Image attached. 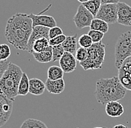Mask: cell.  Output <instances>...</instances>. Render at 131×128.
<instances>
[{"label": "cell", "mask_w": 131, "mask_h": 128, "mask_svg": "<svg viewBox=\"0 0 131 128\" xmlns=\"http://www.w3.org/2000/svg\"><path fill=\"white\" fill-rule=\"evenodd\" d=\"M105 111L107 116L112 118L120 117L124 112V108L122 104L118 101L110 102L105 105Z\"/></svg>", "instance_id": "15"}, {"label": "cell", "mask_w": 131, "mask_h": 128, "mask_svg": "<svg viewBox=\"0 0 131 128\" xmlns=\"http://www.w3.org/2000/svg\"><path fill=\"white\" fill-rule=\"evenodd\" d=\"M11 54L10 49L7 44L0 45V61L8 60Z\"/></svg>", "instance_id": "27"}, {"label": "cell", "mask_w": 131, "mask_h": 128, "mask_svg": "<svg viewBox=\"0 0 131 128\" xmlns=\"http://www.w3.org/2000/svg\"><path fill=\"white\" fill-rule=\"evenodd\" d=\"M64 72L60 67L58 66H51L48 69V79L51 80H57L60 79H63Z\"/></svg>", "instance_id": "22"}, {"label": "cell", "mask_w": 131, "mask_h": 128, "mask_svg": "<svg viewBox=\"0 0 131 128\" xmlns=\"http://www.w3.org/2000/svg\"><path fill=\"white\" fill-rule=\"evenodd\" d=\"M131 56V31L122 34L115 46V66L119 69L124 62Z\"/></svg>", "instance_id": "5"}, {"label": "cell", "mask_w": 131, "mask_h": 128, "mask_svg": "<svg viewBox=\"0 0 131 128\" xmlns=\"http://www.w3.org/2000/svg\"><path fill=\"white\" fill-rule=\"evenodd\" d=\"M88 34L90 35L91 39H92L93 43H98L101 41L104 36V33L95 30H90V31L88 32Z\"/></svg>", "instance_id": "29"}, {"label": "cell", "mask_w": 131, "mask_h": 128, "mask_svg": "<svg viewBox=\"0 0 131 128\" xmlns=\"http://www.w3.org/2000/svg\"><path fill=\"white\" fill-rule=\"evenodd\" d=\"M95 94L98 103L106 105L110 102L124 98L127 94V89L123 86L118 76L102 78L96 82Z\"/></svg>", "instance_id": "2"}, {"label": "cell", "mask_w": 131, "mask_h": 128, "mask_svg": "<svg viewBox=\"0 0 131 128\" xmlns=\"http://www.w3.org/2000/svg\"><path fill=\"white\" fill-rule=\"evenodd\" d=\"M46 84L40 79L33 78L29 80V93L34 96L42 95L46 90Z\"/></svg>", "instance_id": "16"}, {"label": "cell", "mask_w": 131, "mask_h": 128, "mask_svg": "<svg viewBox=\"0 0 131 128\" xmlns=\"http://www.w3.org/2000/svg\"><path fill=\"white\" fill-rule=\"evenodd\" d=\"M49 27H43V26H35V27H34L31 34V36H30L29 40H28V43L27 51L29 53H31L33 44L34 43L35 41H37V39H40L41 38H46V39H49Z\"/></svg>", "instance_id": "11"}, {"label": "cell", "mask_w": 131, "mask_h": 128, "mask_svg": "<svg viewBox=\"0 0 131 128\" xmlns=\"http://www.w3.org/2000/svg\"><path fill=\"white\" fill-rule=\"evenodd\" d=\"M23 74V72L19 66L10 62L0 79V91L12 101H14L18 96V88Z\"/></svg>", "instance_id": "3"}, {"label": "cell", "mask_w": 131, "mask_h": 128, "mask_svg": "<svg viewBox=\"0 0 131 128\" xmlns=\"http://www.w3.org/2000/svg\"><path fill=\"white\" fill-rule=\"evenodd\" d=\"M46 88L49 93L54 95H59L65 90V81L63 79L57 80H51L47 79L46 81Z\"/></svg>", "instance_id": "14"}, {"label": "cell", "mask_w": 131, "mask_h": 128, "mask_svg": "<svg viewBox=\"0 0 131 128\" xmlns=\"http://www.w3.org/2000/svg\"><path fill=\"white\" fill-rule=\"evenodd\" d=\"M78 2H81V3H83V2H87V1H88V0H78Z\"/></svg>", "instance_id": "35"}, {"label": "cell", "mask_w": 131, "mask_h": 128, "mask_svg": "<svg viewBox=\"0 0 131 128\" xmlns=\"http://www.w3.org/2000/svg\"><path fill=\"white\" fill-rule=\"evenodd\" d=\"M88 56V48H78L76 53H75V58L78 62H82L85 61Z\"/></svg>", "instance_id": "28"}, {"label": "cell", "mask_w": 131, "mask_h": 128, "mask_svg": "<svg viewBox=\"0 0 131 128\" xmlns=\"http://www.w3.org/2000/svg\"><path fill=\"white\" fill-rule=\"evenodd\" d=\"M10 64V62L8 60L5 61H0V79L3 76L4 73L7 70L8 65Z\"/></svg>", "instance_id": "32"}, {"label": "cell", "mask_w": 131, "mask_h": 128, "mask_svg": "<svg viewBox=\"0 0 131 128\" xmlns=\"http://www.w3.org/2000/svg\"><path fill=\"white\" fill-rule=\"evenodd\" d=\"M14 101L9 99L0 91V127H3L9 120L13 110Z\"/></svg>", "instance_id": "8"}, {"label": "cell", "mask_w": 131, "mask_h": 128, "mask_svg": "<svg viewBox=\"0 0 131 128\" xmlns=\"http://www.w3.org/2000/svg\"><path fill=\"white\" fill-rule=\"evenodd\" d=\"M78 34H75L74 36H67L65 41L62 44V46L65 52H69L74 54L78 50Z\"/></svg>", "instance_id": "17"}, {"label": "cell", "mask_w": 131, "mask_h": 128, "mask_svg": "<svg viewBox=\"0 0 131 128\" xmlns=\"http://www.w3.org/2000/svg\"><path fill=\"white\" fill-rule=\"evenodd\" d=\"M49 47H50V45H49V39L41 38L40 39L35 41L34 43L33 44L32 51L31 54H32L33 53H40L42 51H44L47 50Z\"/></svg>", "instance_id": "20"}, {"label": "cell", "mask_w": 131, "mask_h": 128, "mask_svg": "<svg viewBox=\"0 0 131 128\" xmlns=\"http://www.w3.org/2000/svg\"><path fill=\"white\" fill-rule=\"evenodd\" d=\"M32 30L33 22L30 16L25 13H16L8 20L5 36L8 43L14 48L27 50Z\"/></svg>", "instance_id": "1"}, {"label": "cell", "mask_w": 131, "mask_h": 128, "mask_svg": "<svg viewBox=\"0 0 131 128\" xmlns=\"http://www.w3.org/2000/svg\"><path fill=\"white\" fill-rule=\"evenodd\" d=\"M94 128H104V127H94Z\"/></svg>", "instance_id": "36"}, {"label": "cell", "mask_w": 131, "mask_h": 128, "mask_svg": "<svg viewBox=\"0 0 131 128\" xmlns=\"http://www.w3.org/2000/svg\"><path fill=\"white\" fill-rule=\"evenodd\" d=\"M82 4L93 15L94 17L96 16L99 9L102 5L101 0H88L87 2H83Z\"/></svg>", "instance_id": "23"}, {"label": "cell", "mask_w": 131, "mask_h": 128, "mask_svg": "<svg viewBox=\"0 0 131 128\" xmlns=\"http://www.w3.org/2000/svg\"><path fill=\"white\" fill-rule=\"evenodd\" d=\"M20 128H48V127L42 121L34 119H28L23 122Z\"/></svg>", "instance_id": "24"}, {"label": "cell", "mask_w": 131, "mask_h": 128, "mask_svg": "<svg viewBox=\"0 0 131 128\" xmlns=\"http://www.w3.org/2000/svg\"><path fill=\"white\" fill-rule=\"evenodd\" d=\"M29 79L28 75L23 73L18 88V96H26L29 93Z\"/></svg>", "instance_id": "21"}, {"label": "cell", "mask_w": 131, "mask_h": 128, "mask_svg": "<svg viewBox=\"0 0 131 128\" xmlns=\"http://www.w3.org/2000/svg\"><path fill=\"white\" fill-rule=\"evenodd\" d=\"M52 47V62H57L60 59V58L63 56V53H65V50L63 48L62 45H58L51 46Z\"/></svg>", "instance_id": "25"}, {"label": "cell", "mask_w": 131, "mask_h": 128, "mask_svg": "<svg viewBox=\"0 0 131 128\" xmlns=\"http://www.w3.org/2000/svg\"><path fill=\"white\" fill-rule=\"evenodd\" d=\"M94 16L90 11L81 4L77 10V12L73 18V22L75 26L78 29H83L84 27H90Z\"/></svg>", "instance_id": "7"}, {"label": "cell", "mask_w": 131, "mask_h": 128, "mask_svg": "<svg viewBox=\"0 0 131 128\" xmlns=\"http://www.w3.org/2000/svg\"><path fill=\"white\" fill-rule=\"evenodd\" d=\"M113 128H128L126 125L124 124H116L115 125Z\"/></svg>", "instance_id": "34"}, {"label": "cell", "mask_w": 131, "mask_h": 128, "mask_svg": "<svg viewBox=\"0 0 131 128\" xmlns=\"http://www.w3.org/2000/svg\"><path fill=\"white\" fill-rule=\"evenodd\" d=\"M34 58L40 63H49L52 62V47L50 45L47 50L40 53H33Z\"/></svg>", "instance_id": "18"}, {"label": "cell", "mask_w": 131, "mask_h": 128, "mask_svg": "<svg viewBox=\"0 0 131 128\" xmlns=\"http://www.w3.org/2000/svg\"><path fill=\"white\" fill-rule=\"evenodd\" d=\"M60 67L62 68L64 73H72L77 67V59L74 54L65 52L63 56L59 60Z\"/></svg>", "instance_id": "12"}, {"label": "cell", "mask_w": 131, "mask_h": 128, "mask_svg": "<svg viewBox=\"0 0 131 128\" xmlns=\"http://www.w3.org/2000/svg\"><path fill=\"white\" fill-rule=\"evenodd\" d=\"M118 70V78L123 86L131 90V56L124 62Z\"/></svg>", "instance_id": "9"}, {"label": "cell", "mask_w": 131, "mask_h": 128, "mask_svg": "<svg viewBox=\"0 0 131 128\" xmlns=\"http://www.w3.org/2000/svg\"><path fill=\"white\" fill-rule=\"evenodd\" d=\"M90 27V30L98 31H101L105 34L109 31V24L106 23L104 20H101L98 18H94L91 22Z\"/></svg>", "instance_id": "19"}, {"label": "cell", "mask_w": 131, "mask_h": 128, "mask_svg": "<svg viewBox=\"0 0 131 128\" xmlns=\"http://www.w3.org/2000/svg\"><path fill=\"white\" fill-rule=\"evenodd\" d=\"M102 4H118L119 0H101Z\"/></svg>", "instance_id": "33"}, {"label": "cell", "mask_w": 131, "mask_h": 128, "mask_svg": "<svg viewBox=\"0 0 131 128\" xmlns=\"http://www.w3.org/2000/svg\"><path fill=\"white\" fill-rule=\"evenodd\" d=\"M95 18L105 21L108 24H115L118 22L117 4H102Z\"/></svg>", "instance_id": "6"}, {"label": "cell", "mask_w": 131, "mask_h": 128, "mask_svg": "<svg viewBox=\"0 0 131 128\" xmlns=\"http://www.w3.org/2000/svg\"><path fill=\"white\" fill-rule=\"evenodd\" d=\"M33 22V27L35 26H43L49 28L57 26V22L53 16L49 15H35L34 13L29 14Z\"/></svg>", "instance_id": "13"}, {"label": "cell", "mask_w": 131, "mask_h": 128, "mask_svg": "<svg viewBox=\"0 0 131 128\" xmlns=\"http://www.w3.org/2000/svg\"><path fill=\"white\" fill-rule=\"evenodd\" d=\"M105 60V45L100 41L93 43L88 48V56L85 61L80 62L84 70L101 69Z\"/></svg>", "instance_id": "4"}, {"label": "cell", "mask_w": 131, "mask_h": 128, "mask_svg": "<svg viewBox=\"0 0 131 128\" xmlns=\"http://www.w3.org/2000/svg\"><path fill=\"white\" fill-rule=\"evenodd\" d=\"M66 36L64 34H62L60 36H58L57 37H54L53 39H49V45L51 46H54V45H62L63 42L65 41Z\"/></svg>", "instance_id": "31"}, {"label": "cell", "mask_w": 131, "mask_h": 128, "mask_svg": "<svg viewBox=\"0 0 131 128\" xmlns=\"http://www.w3.org/2000/svg\"><path fill=\"white\" fill-rule=\"evenodd\" d=\"M118 22L117 23L126 26L131 27V6L125 2H118Z\"/></svg>", "instance_id": "10"}, {"label": "cell", "mask_w": 131, "mask_h": 128, "mask_svg": "<svg viewBox=\"0 0 131 128\" xmlns=\"http://www.w3.org/2000/svg\"><path fill=\"white\" fill-rule=\"evenodd\" d=\"M78 45L81 48H89L93 45V41L88 33L83 34L78 38Z\"/></svg>", "instance_id": "26"}, {"label": "cell", "mask_w": 131, "mask_h": 128, "mask_svg": "<svg viewBox=\"0 0 131 128\" xmlns=\"http://www.w3.org/2000/svg\"><path fill=\"white\" fill-rule=\"evenodd\" d=\"M63 34V30L58 27V26H55L54 27H51V28H49V39H53L54 37H57L58 36H60Z\"/></svg>", "instance_id": "30"}]
</instances>
